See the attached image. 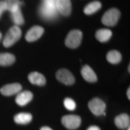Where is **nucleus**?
<instances>
[{
    "instance_id": "f257e3e1",
    "label": "nucleus",
    "mask_w": 130,
    "mask_h": 130,
    "mask_svg": "<svg viewBox=\"0 0 130 130\" xmlns=\"http://www.w3.org/2000/svg\"><path fill=\"white\" fill-rule=\"evenodd\" d=\"M21 36H22V31L18 26L14 25L13 27H12L6 34L5 38L3 40L4 46L7 48L12 46L20 38Z\"/></svg>"
},
{
    "instance_id": "f03ea898",
    "label": "nucleus",
    "mask_w": 130,
    "mask_h": 130,
    "mask_svg": "<svg viewBox=\"0 0 130 130\" xmlns=\"http://www.w3.org/2000/svg\"><path fill=\"white\" fill-rule=\"evenodd\" d=\"M83 39V32L79 30L70 31L65 40V45L70 48H77L80 45Z\"/></svg>"
},
{
    "instance_id": "7ed1b4c3",
    "label": "nucleus",
    "mask_w": 130,
    "mask_h": 130,
    "mask_svg": "<svg viewBox=\"0 0 130 130\" xmlns=\"http://www.w3.org/2000/svg\"><path fill=\"white\" fill-rule=\"evenodd\" d=\"M121 16L119 9L112 8L105 12L102 18V23L106 26H114Z\"/></svg>"
},
{
    "instance_id": "20e7f679",
    "label": "nucleus",
    "mask_w": 130,
    "mask_h": 130,
    "mask_svg": "<svg viewBox=\"0 0 130 130\" xmlns=\"http://www.w3.org/2000/svg\"><path fill=\"white\" fill-rule=\"evenodd\" d=\"M62 124L69 129H77L81 124V118L77 115H66L61 119Z\"/></svg>"
},
{
    "instance_id": "39448f33",
    "label": "nucleus",
    "mask_w": 130,
    "mask_h": 130,
    "mask_svg": "<svg viewBox=\"0 0 130 130\" xmlns=\"http://www.w3.org/2000/svg\"><path fill=\"white\" fill-rule=\"evenodd\" d=\"M88 107L90 111L95 116L102 115L106 110L105 103L98 98H95L91 100L88 103Z\"/></svg>"
},
{
    "instance_id": "423d86ee",
    "label": "nucleus",
    "mask_w": 130,
    "mask_h": 130,
    "mask_svg": "<svg viewBox=\"0 0 130 130\" xmlns=\"http://www.w3.org/2000/svg\"><path fill=\"white\" fill-rule=\"evenodd\" d=\"M56 77L61 83L67 85H72L75 82L74 75L67 69H60L58 70L56 74Z\"/></svg>"
},
{
    "instance_id": "0eeeda50",
    "label": "nucleus",
    "mask_w": 130,
    "mask_h": 130,
    "mask_svg": "<svg viewBox=\"0 0 130 130\" xmlns=\"http://www.w3.org/2000/svg\"><path fill=\"white\" fill-rule=\"evenodd\" d=\"M39 13L41 18L47 20H54L58 16V11L56 8L49 7L43 5H41V6L40 7Z\"/></svg>"
},
{
    "instance_id": "6e6552de",
    "label": "nucleus",
    "mask_w": 130,
    "mask_h": 130,
    "mask_svg": "<svg viewBox=\"0 0 130 130\" xmlns=\"http://www.w3.org/2000/svg\"><path fill=\"white\" fill-rule=\"evenodd\" d=\"M57 11L64 16H69L72 12V4L70 0H56Z\"/></svg>"
},
{
    "instance_id": "1a4fd4ad",
    "label": "nucleus",
    "mask_w": 130,
    "mask_h": 130,
    "mask_svg": "<svg viewBox=\"0 0 130 130\" xmlns=\"http://www.w3.org/2000/svg\"><path fill=\"white\" fill-rule=\"evenodd\" d=\"M44 29L41 26H33L27 32L25 39L28 42H33L37 41L43 34Z\"/></svg>"
},
{
    "instance_id": "9d476101",
    "label": "nucleus",
    "mask_w": 130,
    "mask_h": 130,
    "mask_svg": "<svg viewBox=\"0 0 130 130\" xmlns=\"http://www.w3.org/2000/svg\"><path fill=\"white\" fill-rule=\"evenodd\" d=\"M21 90H22V86L20 84L12 83L4 85L0 90V92L3 95L10 96L16 93H18L21 91Z\"/></svg>"
},
{
    "instance_id": "9b49d317",
    "label": "nucleus",
    "mask_w": 130,
    "mask_h": 130,
    "mask_svg": "<svg viewBox=\"0 0 130 130\" xmlns=\"http://www.w3.org/2000/svg\"><path fill=\"white\" fill-rule=\"evenodd\" d=\"M81 74L84 79L89 83H95L97 81V75L93 69L88 65H85L81 70Z\"/></svg>"
},
{
    "instance_id": "f8f14e48",
    "label": "nucleus",
    "mask_w": 130,
    "mask_h": 130,
    "mask_svg": "<svg viewBox=\"0 0 130 130\" xmlns=\"http://www.w3.org/2000/svg\"><path fill=\"white\" fill-rule=\"evenodd\" d=\"M114 123L116 126L119 129H126L127 127H129L130 118L129 115L126 113H122L115 118Z\"/></svg>"
},
{
    "instance_id": "ddd939ff",
    "label": "nucleus",
    "mask_w": 130,
    "mask_h": 130,
    "mask_svg": "<svg viewBox=\"0 0 130 130\" xmlns=\"http://www.w3.org/2000/svg\"><path fill=\"white\" fill-rule=\"evenodd\" d=\"M32 93L30 91H23L21 92L18 95V96L16 97V103L18 104L19 106H25L26 104H28L32 99Z\"/></svg>"
},
{
    "instance_id": "4468645a",
    "label": "nucleus",
    "mask_w": 130,
    "mask_h": 130,
    "mask_svg": "<svg viewBox=\"0 0 130 130\" xmlns=\"http://www.w3.org/2000/svg\"><path fill=\"white\" fill-rule=\"evenodd\" d=\"M29 81L33 85H36L38 86H43L46 84V78L45 77L39 72H31L28 75Z\"/></svg>"
},
{
    "instance_id": "2eb2a0df",
    "label": "nucleus",
    "mask_w": 130,
    "mask_h": 130,
    "mask_svg": "<svg viewBox=\"0 0 130 130\" xmlns=\"http://www.w3.org/2000/svg\"><path fill=\"white\" fill-rule=\"evenodd\" d=\"M10 12H11V18L17 26L21 25L24 23L23 16L22 14L20 6L16 7L12 11H10Z\"/></svg>"
},
{
    "instance_id": "dca6fc26",
    "label": "nucleus",
    "mask_w": 130,
    "mask_h": 130,
    "mask_svg": "<svg viewBox=\"0 0 130 130\" xmlns=\"http://www.w3.org/2000/svg\"><path fill=\"white\" fill-rule=\"evenodd\" d=\"M112 36V32L108 29H100L95 33V37L98 41L101 42H106Z\"/></svg>"
},
{
    "instance_id": "f3484780",
    "label": "nucleus",
    "mask_w": 130,
    "mask_h": 130,
    "mask_svg": "<svg viewBox=\"0 0 130 130\" xmlns=\"http://www.w3.org/2000/svg\"><path fill=\"white\" fill-rule=\"evenodd\" d=\"M32 116L30 113H20L15 115L14 121L19 124H26L30 123L32 120Z\"/></svg>"
},
{
    "instance_id": "a211bd4d",
    "label": "nucleus",
    "mask_w": 130,
    "mask_h": 130,
    "mask_svg": "<svg viewBox=\"0 0 130 130\" xmlns=\"http://www.w3.org/2000/svg\"><path fill=\"white\" fill-rule=\"evenodd\" d=\"M15 61V56L9 53L0 54V66H9Z\"/></svg>"
},
{
    "instance_id": "6ab92c4d",
    "label": "nucleus",
    "mask_w": 130,
    "mask_h": 130,
    "mask_svg": "<svg viewBox=\"0 0 130 130\" xmlns=\"http://www.w3.org/2000/svg\"><path fill=\"white\" fill-rule=\"evenodd\" d=\"M106 58L108 62H110L111 64H116L121 61L122 57H121V54H120V52L116 51V50H113V51H109L108 53Z\"/></svg>"
},
{
    "instance_id": "aec40b11",
    "label": "nucleus",
    "mask_w": 130,
    "mask_h": 130,
    "mask_svg": "<svg viewBox=\"0 0 130 130\" xmlns=\"http://www.w3.org/2000/svg\"><path fill=\"white\" fill-rule=\"evenodd\" d=\"M101 8V3L100 2L95 1V2H93L88 4L85 7L84 12L86 14H92L96 12Z\"/></svg>"
},
{
    "instance_id": "412c9836",
    "label": "nucleus",
    "mask_w": 130,
    "mask_h": 130,
    "mask_svg": "<svg viewBox=\"0 0 130 130\" xmlns=\"http://www.w3.org/2000/svg\"><path fill=\"white\" fill-rule=\"evenodd\" d=\"M6 5L7 7V11H12V9L15 8L18 6H20L22 4L20 2V0H5Z\"/></svg>"
},
{
    "instance_id": "4be33fe9",
    "label": "nucleus",
    "mask_w": 130,
    "mask_h": 130,
    "mask_svg": "<svg viewBox=\"0 0 130 130\" xmlns=\"http://www.w3.org/2000/svg\"><path fill=\"white\" fill-rule=\"evenodd\" d=\"M64 104L65 108L67 109L70 110V111H73L76 108V103H75V102L72 98H65L64 101Z\"/></svg>"
},
{
    "instance_id": "5701e85b",
    "label": "nucleus",
    "mask_w": 130,
    "mask_h": 130,
    "mask_svg": "<svg viewBox=\"0 0 130 130\" xmlns=\"http://www.w3.org/2000/svg\"><path fill=\"white\" fill-rule=\"evenodd\" d=\"M43 3L42 5L49 7H53V8H56V0H42Z\"/></svg>"
},
{
    "instance_id": "b1692460",
    "label": "nucleus",
    "mask_w": 130,
    "mask_h": 130,
    "mask_svg": "<svg viewBox=\"0 0 130 130\" xmlns=\"http://www.w3.org/2000/svg\"><path fill=\"white\" fill-rule=\"evenodd\" d=\"M7 5H6V2H5V0H2L0 1V18L2 17V13L5 12V11H7Z\"/></svg>"
},
{
    "instance_id": "393cba45",
    "label": "nucleus",
    "mask_w": 130,
    "mask_h": 130,
    "mask_svg": "<svg viewBox=\"0 0 130 130\" xmlns=\"http://www.w3.org/2000/svg\"><path fill=\"white\" fill-rule=\"evenodd\" d=\"M87 130H101V129L97 126H91Z\"/></svg>"
},
{
    "instance_id": "a878e982",
    "label": "nucleus",
    "mask_w": 130,
    "mask_h": 130,
    "mask_svg": "<svg viewBox=\"0 0 130 130\" xmlns=\"http://www.w3.org/2000/svg\"><path fill=\"white\" fill-rule=\"evenodd\" d=\"M41 130H52L50 128V127H48V126H43Z\"/></svg>"
},
{
    "instance_id": "bb28decb",
    "label": "nucleus",
    "mask_w": 130,
    "mask_h": 130,
    "mask_svg": "<svg viewBox=\"0 0 130 130\" xmlns=\"http://www.w3.org/2000/svg\"><path fill=\"white\" fill-rule=\"evenodd\" d=\"M126 95H127V97L129 99H130V88H129L127 90V92H126Z\"/></svg>"
},
{
    "instance_id": "cd10ccee",
    "label": "nucleus",
    "mask_w": 130,
    "mask_h": 130,
    "mask_svg": "<svg viewBox=\"0 0 130 130\" xmlns=\"http://www.w3.org/2000/svg\"><path fill=\"white\" fill-rule=\"evenodd\" d=\"M2 33L0 32V41H1V40H2Z\"/></svg>"
},
{
    "instance_id": "c85d7f7f",
    "label": "nucleus",
    "mask_w": 130,
    "mask_h": 130,
    "mask_svg": "<svg viewBox=\"0 0 130 130\" xmlns=\"http://www.w3.org/2000/svg\"><path fill=\"white\" fill-rule=\"evenodd\" d=\"M127 130H130V128H129V127H128V129H127Z\"/></svg>"
}]
</instances>
